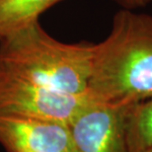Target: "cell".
<instances>
[{
    "instance_id": "obj_1",
    "label": "cell",
    "mask_w": 152,
    "mask_h": 152,
    "mask_svg": "<svg viewBox=\"0 0 152 152\" xmlns=\"http://www.w3.org/2000/svg\"><path fill=\"white\" fill-rule=\"evenodd\" d=\"M88 96L111 105H133L152 96V16L124 9L110 34L94 45Z\"/></svg>"
},
{
    "instance_id": "obj_2",
    "label": "cell",
    "mask_w": 152,
    "mask_h": 152,
    "mask_svg": "<svg viewBox=\"0 0 152 152\" xmlns=\"http://www.w3.org/2000/svg\"><path fill=\"white\" fill-rule=\"evenodd\" d=\"M94 45L65 44L35 21L0 39V66L7 71L61 92H87Z\"/></svg>"
},
{
    "instance_id": "obj_3",
    "label": "cell",
    "mask_w": 152,
    "mask_h": 152,
    "mask_svg": "<svg viewBox=\"0 0 152 152\" xmlns=\"http://www.w3.org/2000/svg\"><path fill=\"white\" fill-rule=\"evenodd\" d=\"M89 100L87 93L51 89L0 66V115L39 118L67 124Z\"/></svg>"
},
{
    "instance_id": "obj_4",
    "label": "cell",
    "mask_w": 152,
    "mask_h": 152,
    "mask_svg": "<svg viewBox=\"0 0 152 152\" xmlns=\"http://www.w3.org/2000/svg\"><path fill=\"white\" fill-rule=\"evenodd\" d=\"M133 105L90 99L67 124L73 152H129L127 118Z\"/></svg>"
},
{
    "instance_id": "obj_5",
    "label": "cell",
    "mask_w": 152,
    "mask_h": 152,
    "mask_svg": "<svg viewBox=\"0 0 152 152\" xmlns=\"http://www.w3.org/2000/svg\"><path fill=\"white\" fill-rule=\"evenodd\" d=\"M0 143L7 152H73L67 124L0 115Z\"/></svg>"
},
{
    "instance_id": "obj_6",
    "label": "cell",
    "mask_w": 152,
    "mask_h": 152,
    "mask_svg": "<svg viewBox=\"0 0 152 152\" xmlns=\"http://www.w3.org/2000/svg\"><path fill=\"white\" fill-rule=\"evenodd\" d=\"M60 0H0V39L39 21V15Z\"/></svg>"
},
{
    "instance_id": "obj_7",
    "label": "cell",
    "mask_w": 152,
    "mask_h": 152,
    "mask_svg": "<svg viewBox=\"0 0 152 152\" xmlns=\"http://www.w3.org/2000/svg\"><path fill=\"white\" fill-rule=\"evenodd\" d=\"M129 152H145L152 147V96L132 108L126 124Z\"/></svg>"
},
{
    "instance_id": "obj_8",
    "label": "cell",
    "mask_w": 152,
    "mask_h": 152,
    "mask_svg": "<svg viewBox=\"0 0 152 152\" xmlns=\"http://www.w3.org/2000/svg\"><path fill=\"white\" fill-rule=\"evenodd\" d=\"M118 1L127 7H137V6H143L147 4L152 0H118Z\"/></svg>"
},
{
    "instance_id": "obj_9",
    "label": "cell",
    "mask_w": 152,
    "mask_h": 152,
    "mask_svg": "<svg viewBox=\"0 0 152 152\" xmlns=\"http://www.w3.org/2000/svg\"><path fill=\"white\" fill-rule=\"evenodd\" d=\"M145 152H152V147H151V148H149V149H147Z\"/></svg>"
},
{
    "instance_id": "obj_10",
    "label": "cell",
    "mask_w": 152,
    "mask_h": 152,
    "mask_svg": "<svg viewBox=\"0 0 152 152\" xmlns=\"http://www.w3.org/2000/svg\"><path fill=\"white\" fill-rule=\"evenodd\" d=\"M17 152H20V151H17Z\"/></svg>"
}]
</instances>
